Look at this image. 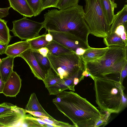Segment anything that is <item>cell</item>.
Wrapping results in <instances>:
<instances>
[{
    "mask_svg": "<svg viewBox=\"0 0 127 127\" xmlns=\"http://www.w3.org/2000/svg\"><path fill=\"white\" fill-rule=\"evenodd\" d=\"M56 95L53 102L75 127H95L101 113L86 98L71 91H64Z\"/></svg>",
    "mask_w": 127,
    "mask_h": 127,
    "instance_id": "1",
    "label": "cell"
},
{
    "mask_svg": "<svg viewBox=\"0 0 127 127\" xmlns=\"http://www.w3.org/2000/svg\"><path fill=\"white\" fill-rule=\"evenodd\" d=\"M84 15L83 6L78 4L60 10H48L44 15L43 28L46 31L70 33L88 44L90 30Z\"/></svg>",
    "mask_w": 127,
    "mask_h": 127,
    "instance_id": "2",
    "label": "cell"
},
{
    "mask_svg": "<svg viewBox=\"0 0 127 127\" xmlns=\"http://www.w3.org/2000/svg\"><path fill=\"white\" fill-rule=\"evenodd\" d=\"M127 46H110L100 58L85 62L86 69L94 78L121 82V73L127 64Z\"/></svg>",
    "mask_w": 127,
    "mask_h": 127,
    "instance_id": "3",
    "label": "cell"
},
{
    "mask_svg": "<svg viewBox=\"0 0 127 127\" xmlns=\"http://www.w3.org/2000/svg\"><path fill=\"white\" fill-rule=\"evenodd\" d=\"M96 102L101 111L118 113L127 106L125 89L121 82L94 78Z\"/></svg>",
    "mask_w": 127,
    "mask_h": 127,
    "instance_id": "4",
    "label": "cell"
},
{
    "mask_svg": "<svg viewBox=\"0 0 127 127\" xmlns=\"http://www.w3.org/2000/svg\"><path fill=\"white\" fill-rule=\"evenodd\" d=\"M84 18L90 34L104 38L109 33L110 26L107 23L100 0H85Z\"/></svg>",
    "mask_w": 127,
    "mask_h": 127,
    "instance_id": "5",
    "label": "cell"
},
{
    "mask_svg": "<svg viewBox=\"0 0 127 127\" xmlns=\"http://www.w3.org/2000/svg\"><path fill=\"white\" fill-rule=\"evenodd\" d=\"M47 57L51 69L61 79L72 76L80 71L85 70V62L80 56L74 52L58 56L48 53Z\"/></svg>",
    "mask_w": 127,
    "mask_h": 127,
    "instance_id": "6",
    "label": "cell"
},
{
    "mask_svg": "<svg viewBox=\"0 0 127 127\" xmlns=\"http://www.w3.org/2000/svg\"><path fill=\"white\" fill-rule=\"evenodd\" d=\"M13 29L10 30L14 36L22 40L33 38L39 35V32L43 28L42 22L39 23L24 17L12 22Z\"/></svg>",
    "mask_w": 127,
    "mask_h": 127,
    "instance_id": "7",
    "label": "cell"
},
{
    "mask_svg": "<svg viewBox=\"0 0 127 127\" xmlns=\"http://www.w3.org/2000/svg\"><path fill=\"white\" fill-rule=\"evenodd\" d=\"M48 32L52 35L53 40L75 53L78 48L86 49L90 47L88 44L70 33L51 31H48Z\"/></svg>",
    "mask_w": 127,
    "mask_h": 127,
    "instance_id": "8",
    "label": "cell"
},
{
    "mask_svg": "<svg viewBox=\"0 0 127 127\" xmlns=\"http://www.w3.org/2000/svg\"><path fill=\"white\" fill-rule=\"evenodd\" d=\"M26 112L25 109L15 105L0 113V127H18Z\"/></svg>",
    "mask_w": 127,
    "mask_h": 127,
    "instance_id": "9",
    "label": "cell"
},
{
    "mask_svg": "<svg viewBox=\"0 0 127 127\" xmlns=\"http://www.w3.org/2000/svg\"><path fill=\"white\" fill-rule=\"evenodd\" d=\"M84 71H80L72 76L61 79L56 84L47 88L49 95H56L66 90L75 91L74 79L77 77L84 78L85 76L82 74Z\"/></svg>",
    "mask_w": 127,
    "mask_h": 127,
    "instance_id": "10",
    "label": "cell"
},
{
    "mask_svg": "<svg viewBox=\"0 0 127 127\" xmlns=\"http://www.w3.org/2000/svg\"><path fill=\"white\" fill-rule=\"evenodd\" d=\"M19 57L22 58L26 62L35 77L38 80H44L45 73L39 65L34 56L33 51L31 48L23 52Z\"/></svg>",
    "mask_w": 127,
    "mask_h": 127,
    "instance_id": "11",
    "label": "cell"
},
{
    "mask_svg": "<svg viewBox=\"0 0 127 127\" xmlns=\"http://www.w3.org/2000/svg\"><path fill=\"white\" fill-rule=\"evenodd\" d=\"M21 81L19 75L13 71L5 83L2 93L7 96L15 97L20 92Z\"/></svg>",
    "mask_w": 127,
    "mask_h": 127,
    "instance_id": "12",
    "label": "cell"
},
{
    "mask_svg": "<svg viewBox=\"0 0 127 127\" xmlns=\"http://www.w3.org/2000/svg\"><path fill=\"white\" fill-rule=\"evenodd\" d=\"M10 7L25 17L33 16V12L27 0H8Z\"/></svg>",
    "mask_w": 127,
    "mask_h": 127,
    "instance_id": "13",
    "label": "cell"
},
{
    "mask_svg": "<svg viewBox=\"0 0 127 127\" xmlns=\"http://www.w3.org/2000/svg\"><path fill=\"white\" fill-rule=\"evenodd\" d=\"M31 48L30 44L26 40L16 42L7 46L5 54L7 56L15 58L26 50Z\"/></svg>",
    "mask_w": 127,
    "mask_h": 127,
    "instance_id": "14",
    "label": "cell"
},
{
    "mask_svg": "<svg viewBox=\"0 0 127 127\" xmlns=\"http://www.w3.org/2000/svg\"><path fill=\"white\" fill-rule=\"evenodd\" d=\"M109 48V46L102 48H95L90 47L85 50L82 55L80 56L85 62H92L103 56Z\"/></svg>",
    "mask_w": 127,
    "mask_h": 127,
    "instance_id": "15",
    "label": "cell"
},
{
    "mask_svg": "<svg viewBox=\"0 0 127 127\" xmlns=\"http://www.w3.org/2000/svg\"><path fill=\"white\" fill-rule=\"evenodd\" d=\"M100 1L106 20L111 26L115 16L114 10L117 8V4L115 0H100Z\"/></svg>",
    "mask_w": 127,
    "mask_h": 127,
    "instance_id": "16",
    "label": "cell"
},
{
    "mask_svg": "<svg viewBox=\"0 0 127 127\" xmlns=\"http://www.w3.org/2000/svg\"><path fill=\"white\" fill-rule=\"evenodd\" d=\"M123 25L126 30L127 29V5L125 4L123 8L115 15L112 23L109 30V33L114 32L119 25Z\"/></svg>",
    "mask_w": 127,
    "mask_h": 127,
    "instance_id": "17",
    "label": "cell"
},
{
    "mask_svg": "<svg viewBox=\"0 0 127 127\" xmlns=\"http://www.w3.org/2000/svg\"><path fill=\"white\" fill-rule=\"evenodd\" d=\"M15 58L7 57L1 59L0 63V72L3 81L5 82L13 71V62Z\"/></svg>",
    "mask_w": 127,
    "mask_h": 127,
    "instance_id": "18",
    "label": "cell"
},
{
    "mask_svg": "<svg viewBox=\"0 0 127 127\" xmlns=\"http://www.w3.org/2000/svg\"><path fill=\"white\" fill-rule=\"evenodd\" d=\"M46 47L49 50L48 53L55 56L74 52L53 40L49 42Z\"/></svg>",
    "mask_w": 127,
    "mask_h": 127,
    "instance_id": "19",
    "label": "cell"
},
{
    "mask_svg": "<svg viewBox=\"0 0 127 127\" xmlns=\"http://www.w3.org/2000/svg\"><path fill=\"white\" fill-rule=\"evenodd\" d=\"M103 38L104 43L107 46H127V45L123 41L121 37L115 32L109 33Z\"/></svg>",
    "mask_w": 127,
    "mask_h": 127,
    "instance_id": "20",
    "label": "cell"
},
{
    "mask_svg": "<svg viewBox=\"0 0 127 127\" xmlns=\"http://www.w3.org/2000/svg\"><path fill=\"white\" fill-rule=\"evenodd\" d=\"M25 109L31 111H38L42 112L49 115L45 110L39 103L35 94L32 93L30 96Z\"/></svg>",
    "mask_w": 127,
    "mask_h": 127,
    "instance_id": "21",
    "label": "cell"
},
{
    "mask_svg": "<svg viewBox=\"0 0 127 127\" xmlns=\"http://www.w3.org/2000/svg\"><path fill=\"white\" fill-rule=\"evenodd\" d=\"M46 32L43 34L29 40H26L29 43L31 49L33 51H37L39 49L46 47L49 42L45 39Z\"/></svg>",
    "mask_w": 127,
    "mask_h": 127,
    "instance_id": "22",
    "label": "cell"
},
{
    "mask_svg": "<svg viewBox=\"0 0 127 127\" xmlns=\"http://www.w3.org/2000/svg\"><path fill=\"white\" fill-rule=\"evenodd\" d=\"M7 22L0 19V43L8 44L12 36L7 25Z\"/></svg>",
    "mask_w": 127,
    "mask_h": 127,
    "instance_id": "23",
    "label": "cell"
},
{
    "mask_svg": "<svg viewBox=\"0 0 127 127\" xmlns=\"http://www.w3.org/2000/svg\"><path fill=\"white\" fill-rule=\"evenodd\" d=\"M61 79L59 76L53 72L51 68L45 73L43 81L45 87L47 88L56 84Z\"/></svg>",
    "mask_w": 127,
    "mask_h": 127,
    "instance_id": "24",
    "label": "cell"
},
{
    "mask_svg": "<svg viewBox=\"0 0 127 127\" xmlns=\"http://www.w3.org/2000/svg\"><path fill=\"white\" fill-rule=\"evenodd\" d=\"M33 53L39 65L45 73L51 68L48 59L47 57L43 56L36 51H33Z\"/></svg>",
    "mask_w": 127,
    "mask_h": 127,
    "instance_id": "25",
    "label": "cell"
},
{
    "mask_svg": "<svg viewBox=\"0 0 127 127\" xmlns=\"http://www.w3.org/2000/svg\"><path fill=\"white\" fill-rule=\"evenodd\" d=\"M32 10L34 17L37 16L42 11L41 0H27Z\"/></svg>",
    "mask_w": 127,
    "mask_h": 127,
    "instance_id": "26",
    "label": "cell"
},
{
    "mask_svg": "<svg viewBox=\"0 0 127 127\" xmlns=\"http://www.w3.org/2000/svg\"><path fill=\"white\" fill-rule=\"evenodd\" d=\"M79 0H59L56 7L62 9L76 5Z\"/></svg>",
    "mask_w": 127,
    "mask_h": 127,
    "instance_id": "27",
    "label": "cell"
},
{
    "mask_svg": "<svg viewBox=\"0 0 127 127\" xmlns=\"http://www.w3.org/2000/svg\"><path fill=\"white\" fill-rule=\"evenodd\" d=\"M39 119L46 123L51 125L53 127H75L74 125H72L68 123L58 121L55 119L53 120L48 119L41 118H39Z\"/></svg>",
    "mask_w": 127,
    "mask_h": 127,
    "instance_id": "28",
    "label": "cell"
},
{
    "mask_svg": "<svg viewBox=\"0 0 127 127\" xmlns=\"http://www.w3.org/2000/svg\"><path fill=\"white\" fill-rule=\"evenodd\" d=\"M114 32L120 36L126 44L127 45V31L123 25H121L118 26Z\"/></svg>",
    "mask_w": 127,
    "mask_h": 127,
    "instance_id": "29",
    "label": "cell"
},
{
    "mask_svg": "<svg viewBox=\"0 0 127 127\" xmlns=\"http://www.w3.org/2000/svg\"><path fill=\"white\" fill-rule=\"evenodd\" d=\"M25 115L20 121L18 127H40L31 120L26 117Z\"/></svg>",
    "mask_w": 127,
    "mask_h": 127,
    "instance_id": "30",
    "label": "cell"
},
{
    "mask_svg": "<svg viewBox=\"0 0 127 127\" xmlns=\"http://www.w3.org/2000/svg\"><path fill=\"white\" fill-rule=\"evenodd\" d=\"M103 112L102 111H101V118L97 123L95 127H98L103 125H105L106 124H107L111 114L106 111H103Z\"/></svg>",
    "mask_w": 127,
    "mask_h": 127,
    "instance_id": "31",
    "label": "cell"
},
{
    "mask_svg": "<svg viewBox=\"0 0 127 127\" xmlns=\"http://www.w3.org/2000/svg\"><path fill=\"white\" fill-rule=\"evenodd\" d=\"M25 110L26 113H28L35 117L41 118L55 120L54 118L49 115H47L42 112L38 111H29L25 109Z\"/></svg>",
    "mask_w": 127,
    "mask_h": 127,
    "instance_id": "32",
    "label": "cell"
},
{
    "mask_svg": "<svg viewBox=\"0 0 127 127\" xmlns=\"http://www.w3.org/2000/svg\"><path fill=\"white\" fill-rule=\"evenodd\" d=\"M59 0H41L42 10L50 7H56Z\"/></svg>",
    "mask_w": 127,
    "mask_h": 127,
    "instance_id": "33",
    "label": "cell"
},
{
    "mask_svg": "<svg viewBox=\"0 0 127 127\" xmlns=\"http://www.w3.org/2000/svg\"><path fill=\"white\" fill-rule=\"evenodd\" d=\"M15 106L11 103L6 102L0 104V113L12 108Z\"/></svg>",
    "mask_w": 127,
    "mask_h": 127,
    "instance_id": "34",
    "label": "cell"
},
{
    "mask_svg": "<svg viewBox=\"0 0 127 127\" xmlns=\"http://www.w3.org/2000/svg\"><path fill=\"white\" fill-rule=\"evenodd\" d=\"M10 7L0 8V19L5 17L9 14V10Z\"/></svg>",
    "mask_w": 127,
    "mask_h": 127,
    "instance_id": "35",
    "label": "cell"
},
{
    "mask_svg": "<svg viewBox=\"0 0 127 127\" xmlns=\"http://www.w3.org/2000/svg\"><path fill=\"white\" fill-rule=\"evenodd\" d=\"M36 51L44 57H47L49 52L48 49L46 47L42 48Z\"/></svg>",
    "mask_w": 127,
    "mask_h": 127,
    "instance_id": "36",
    "label": "cell"
},
{
    "mask_svg": "<svg viewBox=\"0 0 127 127\" xmlns=\"http://www.w3.org/2000/svg\"><path fill=\"white\" fill-rule=\"evenodd\" d=\"M127 64H126L124 66L121 73V82L122 83L124 78L126 77L127 73Z\"/></svg>",
    "mask_w": 127,
    "mask_h": 127,
    "instance_id": "37",
    "label": "cell"
},
{
    "mask_svg": "<svg viewBox=\"0 0 127 127\" xmlns=\"http://www.w3.org/2000/svg\"><path fill=\"white\" fill-rule=\"evenodd\" d=\"M8 44L0 43V55L5 54L6 48Z\"/></svg>",
    "mask_w": 127,
    "mask_h": 127,
    "instance_id": "38",
    "label": "cell"
},
{
    "mask_svg": "<svg viewBox=\"0 0 127 127\" xmlns=\"http://www.w3.org/2000/svg\"><path fill=\"white\" fill-rule=\"evenodd\" d=\"M5 83L2 79L0 72V94L2 93Z\"/></svg>",
    "mask_w": 127,
    "mask_h": 127,
    "instance_id": "39",
    "label": "cell"
},
{
    "mask_svg": "<svg viewBox=\"0 0 127 127\" xmlns=\"http://www.w3.org/2000/svg\"><path fill=\"white\" fill-rule=\"evenodd\" d=\"M85 50L82 48H78L76 50L75 53L77 55H78L81 56L84 53Z\"/></svg>",
    "mask_w": 127,
    "mask_h": 127,
    "instance_id": "40",
    "label": "cell"
},
{
    "mask_svg": "<svg viewBox=\"0 0 127 127\" xmlns=\"http://www.w3.org/2000/svg\"><path fill=\"white\" fill-rule=\"evenodd\" d=\"M45 37L46 40L49 42L53 40L52 35L49 32H48L47 34H46Z\"/></svg>",
    "mask_w": 127,
    "mask_h": 127,
    "instance_id": "41",
    "label": "cell"
},
{
    "mask_svg": "<svg viewBox=\"0 0 127 127\" xmlns=\"http://www.w3.org/2000/svg\"><path fill=\"white\" fill-rule=\"evenodd\" d=\"M1 60L0 58V63L1 62Z\"/></svg>",
    "mask_w": 127,
    "mask_h": 127,
    "instance_id": "42",
    "label": "cell"
}]
</instances>
